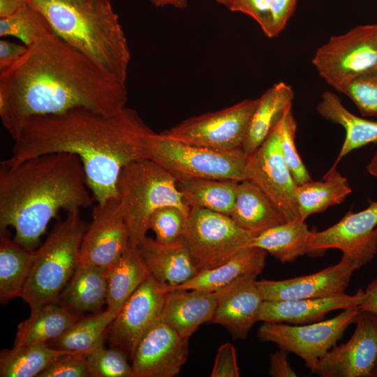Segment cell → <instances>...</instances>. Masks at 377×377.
<instances>
[{"label":"cell","instance_id":"60d3db41","mask_svg":"<svg viewBox=\"0 0 377 377\" xmlns=\"http://www.w3.org/2000/svg\"><path fill=\"white\" fill-rule=\"evenodd\" d=\"M38 377H91L85 354L71 353L50 364Z\"/></svg>","mask_w":377,"mask_h":377},{"label":"cell","instance_id":"484cf974","mask_svg":"<svg viewBox=\"0 0 377 377\" xmlns=\"http://www.w3.org/2000/svg\"><path fill=\"white\" fill-rule=\"evenodd\" d=\"M294 97L292 87L280 82L258 98L242 147L247 156L264 142L286 110L292 107Z\"/></svg>","mask_w":377,"mask_h":377},{"label":"cell","instance_id":"8d00e7d4","mask_svg":"<svg viewBox=\"0 0 377 377\" xmlns=\"http://www.w3.org/2000/svg\"><path fill=\"white\" fill-rule=\"evenodd\" d=\"M91 377H135L127 355L121 350L99 344L86 355Z\"/></svg>","mask_w":377,"mask_h":377},{"label":"cell","instance_id":"9c48e42d","mask_svg":"<svg viewBox=\"0 0 377 377\" xmlns=\"http://www.w3.org/2000/svg\"><path fill=\"white\" fill-rule=\"evenodd\" d=\"M312 64L325 82L341 94L356 77L377 67V32L358 25L332 36L316 51Z\"/></svg>","mask_w":377,"mask_h":377},{"label":"cell","instance_id":"ee69618b","mask_svg":"<svg viewBox=\"0 0 377 377\" xmlns=\"http://www.w3.org/2000/svg\"><path fill=\"white\" fill-rule=\"evenodd\" d=\"M297 0H273L272 24L273 38L277 37L286 28L293 15Z\"/></svg>","mask_w":377,"mask_h":377},{"label":"cell","instance_id":"ba28073f","mask_svg":"<svg viewBox=\"0 0 377 377\" xmlns=\"http://www.w3.org/2000/svg\"><path fill=\"white\" fill-rule=\"evenodd\" d=\"M377 253V228L365 243L343 252L340 261L317 272L284 280H256L265 301L318 298L345 293L355 271Z\"/></svg>","mask_w":377,"mask_h":377},{"label":"cell","instance_id":"db71d44e","mask_svg":"<svg viewBox=\"0 0 377 377\" xmlns=\"http://www.w3.org/2000/svg\"><path fill=\"white\" fill-rule=\"evenodd\" d=\"M377 32V24H374Z\"/></svg>","mask_w":377,"mask_h":377},{"label":"cell","instance_id":"44dd1931","mask_svg":"<svg viewBox=\"0 0 377 377\" xmlns=\"http://www.w3.org/2000/svg\"><path fill=\"white\" fill-rule=\"evenodd\" d=\"M216 303V292L170 290L166 293L161 320L189 339L201 325L212 322Z\"/></svg>","mask_w":377,"mask_h":377},{"label":"cell","instance_id":"d590c367","mask_svg":"<svg viewBox=\"0 0 377 377\" xmlns=\"http://www.w3.org/2000/svg\"><path fill=\"white\" fill-rule=\"evenodd\" d=\"M53 33L43 15L29 4L0 17V36H12L30 47L38 38Z\"/></svg>","mask_w":377,"mask_h":377},{"label":"cell","instance_id":"836d02e7","mask_svg":"<svg viewBox=\"0 0 377 377\" xmlns=\"http://www.w3.org/2000/svg\"><path fill=\"white\" fill-rule=\"evenodd\" d=\"M71 353L46 343L3 350L0 355V376L38 377L57 359Z\"/></svg>","mask_w":377,"mask_h":377},{"label":"cell","instance_id":"6da1fadb","mask_svg":"<svg viewBox=\"0 0 377 377\" xmlns=\"http://www.w3.org/2000/svg\"><path fill=\"white\" fill-rule=\"evenodd\" d=\"M127 102L126 82L108 72L53 33L38 38L0 71V118L15 140L35 116L83 108L113 114Z\"/></svg>","mask_w":377,"mask_h":377},{"label":"cell","instance_id":"83f0119b","mask_svg":"<svg viewBox=\"0 0 377 377\" xmlns=\"http://www.w3.org/2000/svg\"><path fill=\"white\" fill-rule=\"evenodd\" d=\"M79 318V315L57 302L31 309L29 316L17 326L13 347L47 344L66 332Z\"/></svg>","mask_w":377,"mask_h":377},{"label":"cell","instance_id":"7402d4cb","mask_svg":"<svg viewBox=\"0 0 377 377\" xmlns=\"http://www.w3.org/2000/svg\"><path fill=\"white\" fill-rule=\"evenodd\" d=\"M136 246L150 274L167 288L183 284L199 272L182 239L164 244L146 236Z\"/></svg>","mask_w":377,"mask_h":377},{"label":"cell","instance_id":"bcb514c9","mask_svg":"<svg viewBox=\"0 0 377 377\" xmlns=\"http://www.w3.org/2000/svg\"><path fill=\"white\" fill-rule=\"evenodd\" d=\"M269 373L273 377H295L296 372L290 365L287 352L281 349L271 354Z\"/></svg>","mask_w":377,"mask_h":377},{"label":"cell","instance_id":"5bb4252c","mask_svg":"<svg viewBox=\"0 0 377 377\" xmlns=\"http://www.w3.org/2000/svg\"><path fill=\"white\" fill-rule=\"evenodd\" d=\"M167 291L151 274L126 300L111 323V343L131 360L146 332L161 320Z\"/></svg>","mask_w":377,"mask_h":377},{"label":"cell","instance_id":"ffe728a7","mask_svg":"<svg viewBox=\"0 0 377 377\" xmlns=\"http://www.w3.org/2000/svg\"><path fill=\"white\" fill-rule=\"evenodd\" d=\"M377 228V201H369L367 208L353 212L349 210L337 223L322 231L311 230L308 241L310 256L323 255L327 249L342 252L367 242Z\"/></svg>","mask_w":377,"mask_h":377},{"label":"cell","instance_id":"4fadbf2b","mask_svg":"<svg viewBox=\"0 0 377 377\" xmlns=\"http://www.w3.org/2000/svg\"><path fill=\"white\" fill-rule=\"evenodd\" d=\"M245 172L246 179L256 184L274 202L286 221L300 216L297 184L281 150V120L264 142L247 156Z\"/></svg>","mask_w":377,"mask_h":377},{"label":"cell","instance_id":"cb8c5ba5","mask_svg":"<svg viewBox=\"0 0 377 377\" xmlns=\"http://www.w3.org/2000/svg\"><path fill=\"white\" fill-rule=\"evenodd\" d=\"M267 252L263 249L246 248L221 265L200 270L183 284L167 288L173 289L200 290L215 292L246 274H260L263 270Z\"/></svg>","mask_w":377,"mask_h":377},{"label":"cell","instance_id":"8fae6325","mask_svg":"<svg viewBox=\"0 0 377 377\" xmlns=\"http://www.w3.org/2000/svg\"><path fill=\"white\" fill-rule=\"evenodd\" d=\"M360 312L358 306L351 307L330 319L304 325L264 322L258 329V337L297 355L313 372L348 327L355 323Z\"/></svg>","mask_w":377,"mask_h":377},{"label":"cell","instance_id":"f1b7e54d","mask_svg":"<svg viewBox=\"0 0 377 377\" xmlns=\"http://www.w3.org/2000/svg\"><path fill=\"white\" fill-rule=\"evenodd\" d=\"M149 275L137 246L130 242L121 257L108 267L106 309L117 315L126 300Z\"/></svg>","mask_w":377,"mask_h":377},{"label":"cell","instance_id":"4dcf8cb0","mask_svg":"<svg viewBox=\"0 0 377 377\" xmlns=\"http://www.w3.org/2000/svg\"><path fill=\"white\" fill-rule=\"evenodd\" d=\"M351 192L348 179L337 168H331L322 180L311 179L297 185L295 195L299 216L306 221L312 214L341 204Z\"/></svg>","mask_w":377,"mask_h":377},{"label":"cell","instance_id":"3957f363","mask_svg":"<svg viewBox=\"0 0 377 377\" xmlns=\"http://www.w3.org/2000/svg\"><path fill=\"white\" fill-rule=\"evenodd\" d=\"M82 163L68 153H50L0 163V229L15 230L14 240L34 250L61 210L93 205Z\"/></svg>","mask_w":377,"mask_h":377},{"label":"cell","instance_id":"7c38bea8","mask_svg":"<svg viewBox=\"0 0 377 377\" xmlns=\"http://www.w3.org/2000/svg\"><path fill=\"white\" fill-rule=\"evenodd\" d=\"M258 98L185 119L164 133L187 144L219 151L242 148Z\"/></svg>","mask_w":377,"mask_h":377},{"label":"cell","instance_id":"f35d334b","mask_svg":"<svg viewBox=\"0 0 377 377\" xmlns=\"http://www.w3.org/2000/svg\"><path fill=\"white\" fill-rule=\"evenodd\" d=\"M188 215L172 206L158 209L151 216L149 229L159 243L169 244L182 239Z\"/></svg>","mask_w":377,"mask_h":377},{"label":"cell","instance_id":"f5cc1de1","mask_svg":"<svg viewBox=\"0 0 377 377\" xmlns=\"http://www.w3.org/2000/svg\"><path fill=\"white\" fill-rule=\"evenodd\" d=\"M371 376L377 377V362H376V366L374 367V371L372 373Z\"/></svg>","mask_w":377,"mask_h":377},{"label":"cell","instance_id":"52a82bcc","mask_svg":"<svg viewBox=\"0 0 377 377\" xmlns=\"http://www.w3.org/2000/svg\"><path fill=\"white\" fill-rule=\"evenodd\" d=\"M147 158L156 162L176 180L182 179H246L247 156L242 148L219 151L187 144L153 132L148 140Z\"/></svg>","mask_w":377,"mask_h":377},{"label":"cell","instance_id":"8992f818","mask_svg":"<svg viewBox=\"0 0 377 377\" xmlns=\"http://www.w3.org/2000/svg\"><path fill=\"white\" fill-rule=\"evenodd\" d=\"M118 198L123 207L130 242L138 244L149 230V219L158 209L172 206L186 215L190 207L184 200L176 179L149 158L126 165L117 182Z\"/></svg>","mask_w":377,"mask_h":377},{"label":"cell","instance_id":"f907efd6","mask_svg":"<svg viewBox=\"0 0 377 377\" xmlns=\"http://www.w3.org/2000/svg\"><path fill=\"white\" fill-rule=\"evenodd\" d=\"M367 170L369 175L377 178V150L367 165Z\"/></svg>","mask_w":377,"mask_h":377},{"label":"cell","instance_id":"ac0fdd59","mask_svg":"<svg viewBox=\"0 0 377 377\" xmlns=\"http://www.w3.org/2000/svg\"><path fill=\"white\" fill-rule=\"evenodd\" d=\"M257 276H242L215 291L217 303L211 323L224 327L235 339H245L259 321L264 299L256 284Z\"/></svg>","mask_w":377,"mask_h":377},{"label":"cell","instance_id":"30bf717a","mask_svg":"<svg viewBox=\"0 0 377 377\" xmlns=\"http://www.w3.org/2000/svg\"><path fill=\"white\" fill-rule=\"evenodd\" d=\"M256 234L230 216L191 207L182 238L198 270L212 268L246 248Z\"/></svg>","mask_w":377,"mask_h":377},{"label":"cell","instance_id":"c3c4849f","mask_svg":"<svg viewBox=\"0 0 377 377\" xmlns=\"http://www.w3.org/2000/svg\"><path fill=\"white\" fill-rule=\"evenodd\" d=\"M27 4V0H0V17L8 16Z\"/></svg>","mask_w":377,"mask_h":377},{"label":"cell","instance_id":"4316f807","mask_svg":"<svg viewBox=\"0 0 377 377\" xmlns=\"http://www.w3.org/2000/svg\"><path fill=\"white\" fill-rule=\"evenodd\" d=\"M317 112L323 118L341 126L346 133L340 151L332 168L355 149L377 142V121L358 117L343 105L337 94L325 91L317 105Z\"/></svg>","mask_w":377,"mask_h":377},{"label":"cell","instance_id":"277c9868","mask_svg":"<svg viewBox=\"0 0 377 377\" xmlns=\"http://www.w3.org/2000/svg\"><path fill=\"white\" fill-rule=\"evenodd\" d=\"M52 31L99 66L126 82L131 52L110 0H27Z\"/></svg>","mask_w":377,"mask_h":377},{"label":"cell","instance_id":"603a6c76","mask_svg":"<svg viewBox=\"0 0 377 377\" xmlns=\"http://www.w3.org/2000/svg\"><path fill=\"white\" fill-rule=\"evenodd\" d=\"M108 268L79 263L56 302L72 312L98 313L106 304Z\"/></svg>","mask_w":377,"mask_h":377},{"label":"cell","instance_id":"816d5d0a","mask_svg":"<svg viewBox=\"0 0 377 377\" xmlns=\"http://www.w3.org/2000/svg\"><path fill=\"white\" fill-rule=\"evenodd\" d=\"M219 4L223 6L228 9L232 6L235 0H215Z\"/></svg>","mask_w":377,"mask_h":377},{"label":"cell","instance_id":"1f68e13d","mask_svg":"<svg viewBox=\"0 0 377 377\" xmlns=\"http://www.w3.org/2000/svg\"><path fill=\"white\" fill-rule=\"evenodd\" d=\"M35 250V249H34ZM34 250L11 239L7 229H0V301L22 297L31 267Z\"/></svg>","mask_w":377,"mask_h":377},{"label":"cell","instance_id":"e0dca14e","mask_svg":"<svg viewBox=\"0 0 377 377\" xmlns=\"http://www.w3.org/2000/svg\"><path fill=\"white\" fill-rule=\"evenodd\" d=\"M188 338L165 322L155 323L139 341L131 358L135 377H174L188 356Z\"/></svg>","mask_w":377,"mask_h":377},{"label":"cell","instance_id":"7dc6e473","mask_svg":"<svg viewBox=\"0 0 377 377\" xmlns=\"http://www.w3.org/2000/svg\"><path fill=\"white\" fill-rule=\"evenodd\" d=\"M364 298L358 306L360 311L369 312L377 316V277L366 288Z\"/></svg>","mask_w":377,"mask_h":377},{"label":"cell","instance_id":"f6af8a7d","mask_svg":"<svg viewBox=\"0 0 377 377\" xmlns=\"http://www.w3.org/2000/svg\"><path fill=\"white\" fill-rule=\"evenodd\" d=\"M27 47L6 40H0V71L16 63L27 52Z\"/></svg>","mask_w":377,"mask_h":377},{"label":"cell","instance_id":"d4e9b609","mask_svg":"<svg viewBox=\"0 0 377 377\" xmlns=\"http://www.w3.org/2000/svg\"><path fill=\"white\" fill-rule=\"evenodd\" d=\"M230 217L239 226L256 235L287 221L274 202L248 179L239 182Z\"/></svg>","mask_w":377,"mask_h":377},{"label":"cell","instance_id":"11a10c76","mask_svg":"<svg viewBox=\"0 0 377 377\" xmlns=\"http://www.w3.org/2000/svg\"><path fill=\"white\" fill-rule=\"evenodd\" d=\"M149 1H150L151 3H152V1H153V0H149Z\"/></svg>","mask_w":377,"mask_h":377},{"label":"cell","instance_id":"681fc988","mask_svg":"<svg viewBox=\"0 0 377 377\" xmlns=\"http://www.w3.org/2000/svg\"><path fill=\"white\" fill-rule=\"evenodd\" d=\"M154 5L158 7L172 6L177 9H184L188 0H153Z\"/></svg>","mask_w":377,"mask_h":377},{"label":"cell","instance_id":"5b68a950","mask_svg":"<svg viewBox=\"0 0 377 377\" xmlns=\"http://www.w3.org/2000/svg\"><path fill=\"white\" fill-rule=\"evenodd\" d=\"M80 209L66 212L43 244L34 250L30 272L22 298L30 309L56 302L79 262L83 236L89 226Z\"/></svg>","mask_w":377,"mask_h":377},{"label":"cell","instance_id":"7bdbcfd3","mask_svg":"<svg viewBox=\"0 0 377 377\" xmlns=\"http://www.w3.org/2000/svg\"><path fill=\"white\" fill-rule=\"evenodd\" d=\"M212 377H239L236 349L230 343L221 344L216 354Z\"/></svg>","mask_w":377,"mask_h":377},{"label":"cell","instance_id":"2e32d148","mask_svg":"<svg viewBox=\"0 0 377 377\" xmlns=\"http://www.w3.org/2000/svg\"><path fill=\"white\" fill-rule=\"evenodd\" d=\"M352 337L334 346L313 373L322 377H370L377 362V316L359 313Z\"/></svg>","mask_w":377,"mask_h":377},{"label":"cell","instance_id":"ab89813d","mask_svg":"<svg viewBox=\"0 0 377 377\" xmlns=\"http://www.w3.org/2000/svg\"><path fill=\"white\" fill-rule=\"evenodd\" d=\"M343 94L353 102L362 116L377 118V67L356 77Z\"/></svg>","mask_w":377,"mask_h":377},{"label":"cell","instance_id":"b9f144b4","mask_svg":"<svg viewBox=\"0 0 377 377\" xmlns=\"http://www.w3.org/2000/svg\"><path fill=\"white\" fill-rule=\"evenodd\" d=\"M273 0H235L228 10L245 14L254 20L264 34L273 38L272 6Z\"/></svg>","mask_w":377,"mask_h":377},{"label":"cell","instance_id":"9a60e30c","mask_svg":"<svg viewBox=\"0 0 377 377\" xmlns=\"http://www.w3.org/2000/svg\"><path fill=\"white\" fill-rule=\"evenodd\" d=\"M130 235L118 197L93 207L92 221L83 236L80 262L109 267L123 254Z\"/></svg>","mask_w":377,"mask_h":377},{"label":"cell","instance_id":"f546056e","mask_svg":"<svg viewBox=\"0 0 377 377\" xmlns=\"http://www.w3.org/2000/svg\"><path fill=\"white\" fill-rule=\"evenodd\" d=\"M311 230L300 216L269 228L253 237L246 248L265 250L282 263L307 254Z\"/></svg>","mask_w":377,"mask_h":377},{"label":"cell","instance_id":"e575fe53","mask_svg":"<svg viewBox=\"0 0 377 377\" xmlns=\"http://www.w3.org/2000/svg\"><path fill=\"white\" fill-rule=\"evenodd\" d=\"M116 314L107 309L79 318L66 332L47 344L55 349L87 354L103 343Z\"/></svg>","mask_w":377,"mask_h":377},{"label":"cell","instance_id":"7a4b0ae2","mask_svg":"<svg viewBox=\"0 0 377 377\" xmlns=\"http://www.w3.org/2000/svg\"><path fill=\"white\" fill-rule=\"evenodd\" d=\"M153 132L130 108L110 114L74 108L27 119L6 161L17 163L50 153L76 155L93 197L101 202L118 197L117 182L126 165L147 158Z\"/></svg>","mask_w":377,"mask_h":377},{"label":"cell","instance_id":"d6986e66","mask_svg":"<svg viewBox=\"0 0 377 377\" xmlns=\"http://www.w3.org/2000/svg\"><path fill=\"white\" fill-rule=\"evenodd\" d=\"M364 291L359 289L354 295L345 293L318 298H302L279 301L264 300L259 321L304 325L322 320L335 310L359 306Z\"/></svg>","mask_w":377,"mask_h":377},{"label":"cell","instance_id":"d6a6232c","mask_svg":"<svg viewBox=\"0 0 377 377\" xmlns=\"http://www.w3.org/2000/svg\"><path fill=\"white\" fill-rule=\"evenodd\" d=\"M177 183L190 208L200 207L230 216L238 181L195 178L179 179Z\"/></svg>","mask_w":377,"mask_h":377},{"label":"cell","instance_id":"74e56055","mask_svg":"<svg viewBox=\"0 0 377 377\" xmlns=\"http://www.w3.org/2000/svg\"><path fill=\"white\" fill-rule=\"evenodd\" d=\"M297 121L292 107L281 119V146L283 157L297 185L311 180V177L297 150L295 136Z\"/></svg>","mask_w":377,"mask_h":377}]
</instances>
